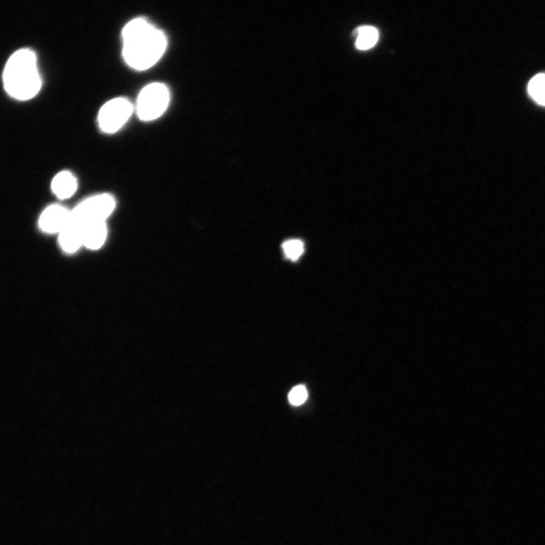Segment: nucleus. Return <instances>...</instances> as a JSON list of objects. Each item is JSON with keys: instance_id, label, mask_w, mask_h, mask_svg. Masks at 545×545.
Returning <instances> with one entry per match:
<instances>
[{"instance_id": "obj_6", "label": "nucleus", "mask_w": 545, "mask_h": 545, "mask_svg": "<svg viewBox=\"0 0 545 545\" xmlns=\"http://www.w3.org/2000/svg\"><path fill=\"white\" fill-rule=\"evenodd\" d=\"M70 219V211L63 206L54 205L48 207L39 217V226L46 233L59 234Z\"/></svg>"}, {"instance_id": "obj_13", "label": "nucleus", "mask_w": 545, "mask_h": 545, "mask_svg": "<svg viewBox=\"0 0 545 545\" xmlns=\"http://www.w3.org/2000/svg\"><path fill=\"white\" fill-rule=\"evenodd\" d=\"M308 398V392L304 385L295 386L289 394L290 402L295 406L302 404Z\"/></svg>"}, {"instance_id": "obj_12", "label": "nucleus", "mask_w": 545, "mask_h": 545, "mask_svg": "<svg viewBox=\"0 0 545 545\" xmlns=\"http://www.w3.org/2000/svg\"><path fill=\"white\" fill-rule=\"evenodd\" d=\"M282 248L286 259L293 262L299 260L304 250V243L300 240L286 241Z\"/></svg>"}, {"instance_id": "obj_8", "label": "nucleus", "mask_w": 545, "mask_h": 545, "mask_svg": "<svg viewBox=\"0 0 545 545\" xmlns=\"http://www.w3.org/2000/svg\"><path fill=\"white\" fill-rule=\"evenodd\" d=\"M82 226L83 245L88 250H100L107 238L108 231L105 222H94Z\"/></svg>"}, {"instance_id": "obj_7", "label": "nucleus", "mask_w": 545, "mask_h": 545, "mask_svg": "<svg viewBox=\"0 0 545 545\" xmlns=\"http://www.w3.org/2000/svg\"><path fill=\"white\" fill-rule=\"evenodd\" d=\"M83 226L70 219L59 233V243L66 253H75L83 245Z\"/></svg>"}, {"instance_id": "obj_11", "label": "nucleus", "mask_w": 545, "mask_h": 545, "mask_svg": "<svg viewBox=\"0 0 545 545\" xmlns=\"http://www.w3.org/2000/svg\"><path fill=\"white\" fill-rule=\"evenodd\" d=\"M528 91L534 101L545 106V74H539L532 79Z\"/></svg>"}, {"instance_id": "obj_1", "label": "nucleus", "mask_w": 545, "mask_h": 545, "mask_svg": "<svg viewBox=\"0 0 545 545\" xmlns=\"http://www.w3.org/2000/svg\"><path fill=\"white\" fill-rule=\"evenodd\" d=\"M122 55L126 63L138 71L153 66L166 51L165 33L144 17H136L122 30Z\"/></svg>"}, {"instance_id": "obj_10", "label": "nucleus", "mask_w": 545, "mask_h": 545, "mask_svg": "<svg viewBox=\"0 0 545 545\" xmlns=\"http://www.w3.org/2000/svg\"><path fill=\"white\" fill-rule=\"evenodd\" d=\"M355 35L356 47L361 51H366L374 46L379 38L378 30L371 26H364L356 29Z\"/></svg>"}, {"instance_id": "obj_9", "label": "nucleus", "mask_w": 545, "mask_h": 545, "mask_svg": "<svg viewBox=\"0 0 545 545\" xmlns=\"http://www.w3.org/2000/svg\"><path fill=\"white\" fill-rule=\"evenodd\" d=\"M52 191L60 200L71 198L77 189V181L75 175L68 171L59 172L52 181Z\"/></svg>"}, {"instance_id": "obj_4", "label": "nucleus", "mask_w": 545, "mask_h": 545, "mask_svg": "<svg viewBox=\"0 0 545 545\" xmlns=\"http://www.w3.org/2000/svg\"><path fill=\"white\" fill-rule=\"evenodd\" d=\"M115 198L109 194L97 195L84 200L71 211V219L82 226L105 222L115 209Z\"/></svg>"}, {"instance_id": "obj_2", "label": "nucleus", "mask_w": 545, "mask_h": 545, "mask_svg": "<svg viewBox=\"0 0 545 545\" xmlns=\"http://www.w3.org/2000/svg\"><path fill=\"white\" fill-rule=\"evenodd\" d=\"M3 82L8 94L18 101L30 100L41 91L42 78L33 49H19L10 56L4 69Z\"/></svg>"}, {"instance_id": "obj_3", "label": "nucleus", "mask_w": 545, "mask_h": 545, "mask_svg": "<svg viewBox=\"0 0 545 545\" xmlns=\"http://www.w3.org/2000/svg\"><path fill=\"white\" fill-rule=\"evenodd\" d=\"M170 102V92L165 84L155 82L145 86L136 100V113L142 121L160 117Z\"/></svg>"}, {"instance_id": "obj_5", "label": "nucleus", "mask_w": 545, "mask_h": 545, "mask_svg": "<svg viewBox=\"0 0 545 545\" xmlns=\"http://www.w3.org/2000/svg\"><path fill=\"white\" fill-rule=\"evenodd\" d=\"M134 112L132 103L125 97H116L106 102L98 114L101 130L107 134L117 132Z\"/></svg>"}]
</instances>
